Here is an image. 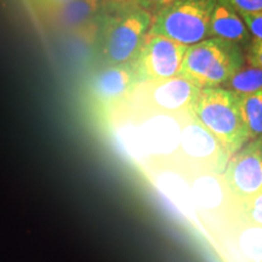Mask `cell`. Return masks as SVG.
Returning a JSON list of instances; mask_svg holds the SVG:
<instances>
[{"mask_svg":"<svg viewBox=\"0 0 262 262\" xmlns=\"http://www.w3.org/2000/svg\"><path fill=\"white\" fill-rule=\"evenodd\" d=\"M188 112L215 137L227 157L250 141L241 110V96L225 88L199 90L189 103Z\"/></svg>","mask_w":262,"mask_h":262,"instance_id":"1","label":"cell"},{"mask_svg":"<svg viewBox=\"0 0 262 262\" xmlns=\"http://www.w3.org/2000/svg\"><path fill=\"white\" fill-rule=\"evenodd\" d=\"M243 54L233 42L208 38L187 48L178 78L198 89L222 88L243 67Z\"/></svg>","mask_w":262,"mask_h":262,"instance_id":"2","label":"cell"},{"mask_svg":"<svg viewBox=\"0 0 262 262\" xmlns=\"http://www.w3.org/2000/svg\"><path fill=\"white\" fill-rule=\"evenodd\" d=\"M217 0H178L159 9L149 34L192 47L210 38V18Z\"/></svg>","mask_w":262,"mask_h":262,"instance_id":"3","label":"cell"},{"mask_svg":"<svg viewBox=\"0 0 262 262\" xmlns=\"http://www.w3.org/2000/svg\"><path fill=\"white\" fill-rule=\"evenodd\" d=\"M187 48L168 38L147 33L133 62H130L139 84L178 78Z\"/></svg>","mask_w":262,"mask_h":262,"instance_id":"4","label":"cell"},{"mask_svg":"<svg viewBox=\"0 0 262 262\" xmlns=\"http://www.w3.org/2000/svg\"><path fill=\"white\" fill-rule=\"evenodd\" d=\"M152 19L148 11L140 9L114 21L108 28L103 44V55L108 63H129L148 33Z\"/></svg>","mask_w":262,"mask_h":262,"instance_id":"5","label":"cell"},{"mask_svg":"<svg viewBox=\"0 0 262 262\" xmlns=\"http://www.w3.org/2000/svg\"><path fill=\"white\" fill-rule=\"evenodd\" d=\"M226 185L243 203L262 192V140H251L234 153L225 169Z\"/></svg>","mask_w":262,"mask_h":262,"instance_id":"6","label":"cell"},{"mask_svg":"<svg viewBox=\"0 0 262 262\" xmlns=\"http://www.w3.org/2000/svg\"><path fill=\"white\" fill-rule=\"evenodd\" d=\"M139 84L133 64H111L94 75L90 94L97 103L114 104L133 93Z\"/></svg>","mask_w":262,"mask_h":262,"instance_id":"7","label":"cell"},{"mask_svg":"<svg viewBox=\"0 0 262 262\" xmlns=\"http://www.w3.org/2000/svg\"><path fill=\"white\" fill-rule=\"evenodd\" d=\"M242 226L215 241L224 262H262V227L241 221Z\"/></svg>","mask_w":262,"mask_h":262,"instance_id":"8","label":"cell"},{"mask_svg":"<svg viewBox=\"0 0 262 262\" xmlns=\"http://www.w3.org/2000/svg\"><path fill=\"white\" fill-rule=\"evenodd\" d=\"M250 37L241 15L224 0H217L210 18V38H217L238 45L248 42Z\"/></svg>","mask_w":262,"mask_h":262,"instance_id":"9","label":"cell"},{"mask_svg":"<svg viewBox=\"0 0 262 262\" xmlns=\"http://www.w3.org/2000/svg\"><path fill=\"white\" fill-rule=\"evenodd\" d=\"M152 93V98L157 106L165 110H178L189 106L192 100L201 89L182 78H172L158 81Z\"/></svg>","mask_w":262,"mask_h":262,"instance_id":"10","label":"cell"},{"mask_svg":"<svg viewBox=\"0 0 262 262\" xmlns=\"http://www.w3.org/2000/svg\"><path fill=\"white\" fill-rule=\"evenodd\" d=\"M100 0H73L57 8V21L61 26L74 28L90 19L100 9Z\"/></svg>","mask_w":262,"mask_h":262,"instance_id":"11","label":"cell"},{"mask_svg":"<svg viewBox=\"0 0 262 262\" xmlns=\"http://www.w3.org/2000/svg\"><path fill=\"white\" fill-rule=\"evenodd\" d=\"M232 93L245 96L262 91V70L255 67H242L224 86Z\"/></svg>","mask_w":262,"mask_h":262,"instance_id":"12","label":"cell"},{"mask_svg":"<svg viewBox=\"0 0 262 262\" xmlns=\"http://www.w3.org/2000/svg\"><path fill=\"white\" fill-rule=\"evenodd\" d=\"M241 110L250 141L260 139L262 137V91L241 96Z\"/></svg>","mask_w":262,"mask_h":262,"instance_id":"13","label":"cell"},{"mask_svg":"<svg viewBox=\"0 0 262 262\" xmlns=\"http://www.w3.org/2000/svg\"><path fill=\"white\" fill-rule=\"evenodd\" d=\"M241 204L239 220L262 227V192Z\"/></svg>","mask_w":262,"mask_h":262,"instance_id":"14","label":"cell"},{"mask_svg":"<svg viewBox=\"0 0 262 262\" xmlns=\"http://www.w3.org/2000/svg\"><path fill=\"white\" fill-rule=\"evenodd\" d=\"M239 15L262 12V0H224Z\"/></svg>","mask_w":262,"mask_h":262,"instance_id":"15","label":"cell"},{"mask_svg":"<svg viewBox=\"0 0 262 262\" xmlns=\"http://www.w3.org/2000/svg\"><path fill=\"white\" fill-rule=\"evenodd\" d=\"M249 33L253 37V40L262 41V12L257 14H243L241 15Z\"/></svg>","mask_w":262,"mask_h":262,"instance_id":"16","label":"cell"},{"mask_svg":"<svg viewBox=\"0 0 262 262\" xmlns=\"http://www.w3.org/2000/svg\"><path fill=\"white\" fill-rule=\"evenodd\" d=\"M245 61H247L249 67L262 70V41H251V44L248 48Z\"/></svg>","mask_w":262,"mask_h":262,"instance_id":"17","label":"cell"},{"mask_svg":"<svg viewBox=\"0 0 262 262\" xmlns=\"http://www.w3.org/2000/svg\"><path fill=\"white\" fill-rule=\"evenodd\" d=\"M175 2H178V0H145V3H147V4L157 5V6H160V8H163V6L165 5L172 4V3Z\"/></svg>","mask_w":262,"mask_h":262,"instance_id":"18","label":"cell"},{"mask_svg":"<svg viewBox=\"0 0 262 262\" xmlns=\"http://www.w3.org/2000/svg\"><path fill=\"white\" fill-rule=\"evenodd\" d=\"M42 2L47 3L48 5L54 6V8H58V6H62V5L67 4V3L73 2V0H42Z\"/></svg>","mask_w":262,"mask_h":262,"instance_id":"19","label":"cell"},{"mask_svg":"<svg viewBox=\"0 0 262 262\" xmlns=\"http://www.w3.org/2000/svg\"><path fill=\"white\" fill-rule=\"evenodd\" d=\"M112 2H126V0H112Z\"/></svg>","mask_w":262,"mask_h":262,"instance_id":"20","label":"cell"},{"mask_svg":"<svg viewBox=\"0 0 262 262\" xmlns=\"http://www.w3.org/2000/svg\"><path fill=\"white\" fill-rule=\"evenodd\" d=\"M260 139H261V140H262V137H260Z\"/></svg>","mask_w":262,"mask_h":262,"instance_id":"21","label":"cell"}]
</instances>
